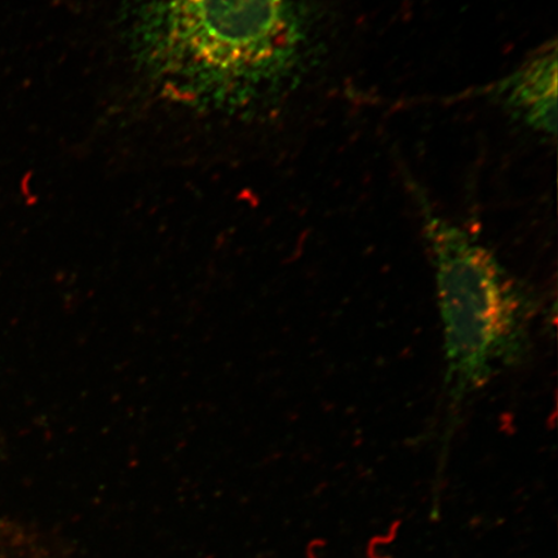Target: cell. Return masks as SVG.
I'll return each instance as SVG.
<instances>
[{"instance_id": "cell-1", "label": "cell", "mask_w": 558, "mask_h": 558, "mask_svg": "<svg viewBox=\"0 0 558 558\" xmlns=\"http://www.w3.org/2000/svg\"><path fill=\"white\" fill-rule=\"evenodd\" d=\"M137 66L167 99L236 113L294 66L295 0H140L129 26Z\"/></svg>"}, {"instance_id": "cell-2", "label": "cell", "mask_w": 558, "mask_h": 558, "mask_svg": "<svg viewBox=\"0 0 558 558\" xmlns=\"http://www.w3.org/2000/svg\"><path fill=\"white\" fill-rule=\"evenodd\" d=\"M445 337L446 383L457 402L526 353L530 304L497 257L465 230L425 216Z\"/></svg>"}, {"instance_id": "cell-3", "label": "cell", "mask_w": 558, "mask_h": 558, "mask_svg": "<svg viewBox=\"0 0 558 558\" xmlns=\"http://www.w3.org/2000/svg\"><path fill=\"white\" fill-rule=\"evenodd\" d=\"M500 95L523 122L544 134L557 130L556 45L536 54L501 83Z\"/></svg>"}, {"instance_id": "cell-4", "label": "cell", "mask_w": 558, "mask_h": 558, "mask_svg": "<svg viewBox=\"0 0 558 558\" xmlns=\"http://www.w3.org/2000/svg\"><path fill=\"white\" fill-rule=\"evenodd\" d=\"M401 523V520L393 521L390 523L386 535H375L369 539L366 549L367 558H392L388 553V547L399 535Z\"/></svg>"}, {"instance_id": "cell-5", "label": "cell", "mask_w": 558, "mask_h": 558, "mask_svg": "<svg viewBox=\"0 0 558 558\" xmlns=\"http://www.w3.org/2000/svg\"><path fill=\"white\" fill-rule=\"evenodd\" d=\"M327 548V541L324 538H314L305 548V558H323Z\"/></svg>"}]
</instances>
